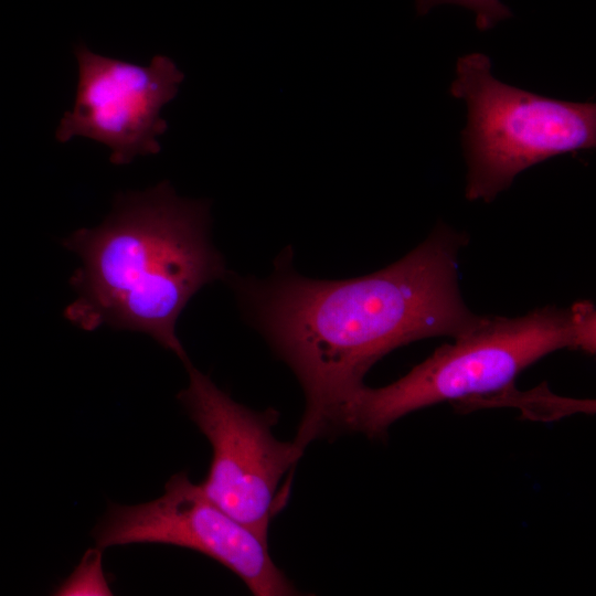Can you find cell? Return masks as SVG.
<instances>
[{
	"label": "cell",
	"instance_id": "cell-1",
	"mask_svg": "<svg viewBox=\"0 0 596 596\" xmlns=\"http://www.w3.org/2000/svg\"><path fill=\"white\" fill-rule=\"evenodd\" d=\"M467 242L439 223L403 258L366 276L311 279L280 260L268 279L235 281L248 317L302 387L299 446L328 436L339 406L384 355L425 338L457 339L480 324L483 316L459 290L458 254Z\"/></svg>",
	"mask_w": 596,
	"mask_h": 596
},
{
	"label": "cell",
	"instance_id": "cell-2",
	"mask_svg": "<svg viewBox=\"0 0 596 596\" xmlns=\"http://www.w3.org/2000/svg\"><path fill=\"white\" fill-rule=\"evenodd\" d=\"M209 232L207 203L179 198L169 182L118 194L100 225L63 240L82 260L66 319L88 331L146 333L187 364L177 320L203 286L227 275Z\"/></svg>",
	"mask_w": 596,
	"mask_h": 596
},
{
	"label": "cell",
	"instance_id": "cell-3",
	"mask_svg": "<svg viewBox=\"0 0 596 596\" xmlns=\"http://www.w3.org/2000/svg\"><path fill=\"white\" fill-rule=\"evenodd\" d=\"M596 312L589 301L545 306L525 316H483L469 333L444 344L403 377L382 387L360 386L337 409L329 436H384L401 417L447 401H467L513 385L544 355L561 350L595 352Z\"/></svg>",
	"mask_w": 596,
	"mask_h": 596
},
{
	"label": "cell",
	"instance_id": "cell-4",
	"mask_svg": "<svg viewBox=\"0 0 596 596\" xmlns=\"http://www.w3.org/2000/svg\"><path fill=\"white\" fill-rule=\"evenodd\" d=\"M449 94L467 106L466 199L493 201L528 168L596 147V103L570 102L496 78L482 53L460 56Z\"/></svg>",
	"mask_w": 596,
	"mask_h": 596
},
{
	"label": "cell",
	"instance_id": "cell-5",
	"mask_svg": "<svg viewBox=\"0 0 596 596\" xmlns=\"http://www.w3.org/2000/svg\"><path fill=\"white\" fill-rule=\"evenodd\" d=\"M184 365L189 385L178 398L213 449L200 486L219 508L267 542L270 521L280 508V481L305 449L295 440L274 436L277 411H253L235 402L191 362Z\"/></svg>",
	"mask_w": 596,
	"mask_h": 596
},
{
	"label": "cell",
	"instance_id": "cell-6",
	"mask_svg": "<svg viewBox=\"0 0 596 596\" xmlns=\"http://www.w3.org/2000/svg\"><path fill=\"white\" fill-rule=\"evenodd\" d=\"M94 536L100 549L161 543L194 550L231 570L256 596L298 593L270 557L267 542L219 508L187 472L172 476L153 501L111 504Z\"/></svg>",
	"mask_w": 596,
	"mask_h": 596
},
{
	"label": "cell",
	"instance_id": "cell-7",
	"mask_svg": "<svg viewBox=\"0 0 596 596\" xmlns=\"http://www.w3.org/2000/svg\"><path fill=\"white\" fill-rule=\"evenodd\" d=\"M78 83L71 110L64 113L56 139L98 141L110 150L113 164H128L137 156L160 151L158 137L168 125L161 108L178 94L183 73L164 55L137 65L92 52L77 43Z\"/></svg>",
	"mask_w": 596,
	"mask_h": 596
},
{
	"label": "cell",
	"instance_id": "cell-8",
	"mask_svg": "<svg viewBox=\"0 0 596 596\" xmlns=\"http://www.w3.org/2000/svg\"><path fill=\"white\" fill-rule=\"evenodd\" d=\"M457 4L475 13L476 26L479 31H488L500 21L511 18V10L500 0H415L416 11L419 15L427 14L439 4Z\"/></svg>",
	"mask_w": 596,
	"mask_h": 596
}]
</instances>
